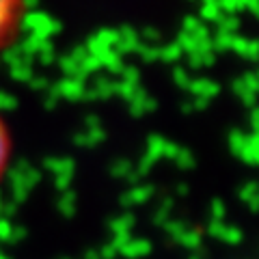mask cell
<instances>
[{
	"mask_svg": "<svg viewBox=\"0 0 259 259\" xmlns=\"http://www.w3.org/2000/svg\"><path fill=\"white\" fill-rule=\"evenodd\" d=\"M11 151H13V139H11L9 125H7V121L0 115V180H3L7 166H9Z\"/></svg>",
	"mask_w": 259,
	"mask_h": 259,
	"instance_id": "7a4b0ae2",
	"label": "cell"
},
{
	"mask_svg": "<svg viewBox=\"0 0 259 259\" xmlns=\"http://www.w3.org/2000/svg\"><path fill=\"white\" fill-rule=\"evenodd\" d=\"M26 0H0V52L20 32Z\"/></svg>",
	"mask_w": 259,
	"mask_h": 259,
	"instance_id": "6da1fadb",
	"label": "cell"
}]
</instances>
